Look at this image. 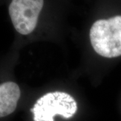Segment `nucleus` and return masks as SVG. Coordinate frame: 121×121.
<instances>
[{
	"mask_svg": "<svg viewBox=\"0 0 121 121\" xmlns=\"http://www.w3.org/2000/svg\"><path fill=\"white\" fill-rule=\"evenodd\" d=\"M90 38L99 55L106 58L121 56V16L97 20L91 28Z\"/></svg>",
	"mask_w": 121,
	"mask_h": 121,
	"instance_id": "nucleus-1",
	"label": "nucleus"
},
{
	"mask_svg": "<svg viewBox=\"0 0 121 121\" xmlns=\"http://www.w3.org/2000/svg\"><path fill=\"white\" fill-rule=\"evenodd\" d=\"M77 110L78 105L73 98L62 91L45 94L36 101L31 109L35 121H54V117L56 115L69 118Z\"/></svg>",
	"mask_w": 121,
	"mask_h": 121,
	"instance_id": "nucleus-2",
	"label": "nucleus"
},
{
	"mask_svg": "<svg viewBox=\"0 0 121 121\" xmlns=\"http://www.w3.org/2000/svg\"><path fill=\"white\" fill-rule=\"evenodd\" d=\"M44 0H12L9 13L15 29L20 34L27 35L35 30Z\"/></svg>",
	"mask_w": 121,
	"mask_h": 121,
	"instance_id": "nucleus-3",
	"label": "nucleus"
},
{
	"mask_svg": "<svg viewBox=\"0 0 121 121\" xmlns=\"http://www.w3.org/2000/svg\"><path fill=\"white\" fill-rule=\"evenodd\" d=\"M20 94V87L16 83L9 82L0 85V118L14 112Z\"/></svg>",
	"mask_w": 121,
	"mask_h": 121,
	"instance_id": "nucleus-4",
	"label": "nucleus"
}]
</instances>
